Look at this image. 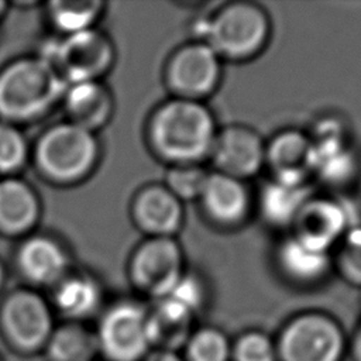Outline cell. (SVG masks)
<instances>
[{"label":"cell","instance_id":"d4e9b609","mask_svg":"<svg viewBox=\"0 0 361 361\" xmlns=\"http://www.w3.org/2000/svg\"><path fill=\"white\" fill-rule=\"evenodd\" d=\"M106 6L102 0H52L44 4L45 17L59 37L97 27Z\"/></svg>","mask_w":361,"mask_h":361},{"label":"cell","instance_id":"44dd1931","mask_svg":"<svg viewBox=\"0 0 361 361\" xmlns=\"http://www.w3.org/2000/svg\"><path fill=\"white\" fill-rule=\"evenodd\" d=\"M195 314L166 296L155 300L154 306L147 309V327L151 348L175 351L185 345L193 333Z\"/></svg>","mask_w":361,"mask_h":361},{"label":"cell","instance_id":"484cf974","mask_svg":"<svg viewBox=\"0 0 361 361\" xmlns=\"http://www.w3.org/2000/svg\"><path fill=\"white\" fill-rule=\"evenodd\" d=\"M31 142L21 127L0 121V178L20 176L30 164Z\"/></svg>","mask_w":361,"mask_h":361},{"label":"cell","instance_id":"d6a6232c","mask_svg":"<svg viewBox=\"0 0 361 361\" xmlns=\"http://www.w3.org/2000/svg\"><path fill=\"white\" fill-rule=\"evenodd\" d=\"M6 281H7V268L3 262V259L0 258V293L3 292V289L6 286Z\"/></svg>","mask_w":361,"mask_h":361},{"label":"cell","instance_id":"cb8c5ba5","mask_svg":"<svg viewBox=\"0 0 361 361\" xmlns=\"http://www.w3.org/2000/svg\"><path fill=\"white\" fill-rule=\"evenodd\" d=\"M42 353L48 361H94L99 357L94 330L79 322L56 323Z\"/></svg>","mask_w":361,"mask_h":361},{"label":"cell","instance_id":"277c9868","mask_svg":"<svg viewBox=\"0 0 361 361\" xmlns=\"http://www.w3.org/2000/svg\"><path fill=\"white\" fill-rule=\"evenodd\" d=\"M196 39L207 44L220 59L248 61L258 56L271 37L268 13L251 1H230L195 24Z\"/></svg>","mask_w":361,"mask_h":361},{"label":"cell","instance_id":"e0dca14e","mask_svg":"<svg viewBox=\"0 0 361 361\" xmlns=\"http://www.w3.org/2000/svg\"><path fill=\"white\" fill-rule=\"evenodd\" d=\"M199 203L216 226L237 227L247 220L252 199L244 180L213 171L209 172Z\"/></svg>","mask_w":361,"mask_h":361},{"label":"cell","instance_id":"5b68a950","mask_svg":"<svg viewBox=\"0 0 361 361\" xmlns=\"http://www.w3.org/2000/svg\"><path fill=\"white\" fill-rule=\"evenodd\" d=\"M38 55L68 85L103 80L116 62V47L111 37L99 27L56 35L44 42Z\"/></svg>","mask_w":361,"mask_h":361},{"label":"cell","instance_id":"2e32d148","mask_svg":"<svg viewBox=\"0 0 361 361\" xmlns=\"http://www.w3.org/2000/svg\"><path fill=\"white\" fill-rule=\"evenodd\" d=\"M42 216L38 190L20 176L0 178V235L21 240L37 231Z\"/></svg>","mask_w":361,"mask_h":361},{"label":"cell","instance_id":"6da1fadb","mask_svg":"<svg viewBox=\"0 0 361 361\" xmlns=\"http://www.w3.org/2000/svg\"><path fill=\"white\" fill-rule=\"evenodd\" d=\"M217 131L203 102L172 97L154 109L145 137L154 155L171 166L200 165L210 157Z\"/></svg>","mask_w":361,"mask_h":361},{"label":"cell","instance_id":"8992f818","mask_svg":"<svg viewBox=\"0 0 361 361\" xmlns=\"http://www.w3.org/2000/svg\"><path fill=\"white\" fill-rule=\"evenodd\" d=\"M55 313L39 290L18 286L0 299V337L16 354L34 355L44 347L56 326Z\"/></svg>","mask_w":361,"mask_h":361},{"label":"cell","instance_id":"9a60e30c","mask_svg":"<svg viewBox=\"0 0 361 361\" xmlns=\"http://www.w3.org/2000/svg\"><path fill=\"white\" fill-rule=\"evenodd\" d=\"M130 216L145 237H175L183 226L185 210L183 203L164 183H151L134 193Z\"/></svg>","mask_w":361,"mask_h":361},{"label":"cell","instance_id":"836d02e7","mask_svg":"<svg viewBox=\"0 0 361 361\" xmlns=\"http://www.w3.org/2000/svg\"><path fill=\"white\" fill-rule=\"evenodd\" d=\"M354 351H355V355H357V360L361 361V327L358 329V333L354 338Z\"/></svg>","mask_w":361,"mask_h":361},{"label":"cell","instance_id":"9c48e42d","mask_svg":"<svg viewBox=\"0 0 361 361\" xmlns=\"http://www.w3.org/2000/svg\"><path fill=\"white\" fill-rule=\"evenodd\" d=\"M344 345L338 323L320 312L292 317L275 343L278 361H340Z\"/></svg>","mask_w":361,"mask_h":361},{"label":"cell","instance_id":"5bb4252c","mask_svg":"<svg viewBox=\"0 0 361 361\" xmlns=\"http://www.w3.org/2000/svg\"><path fill=\"white\" fill-rule=\"evenodd\" d=\"M55 316L62 322L86 323L97 317L104 307V289L100 279L90 271L73 267L47 296Z\"/></svg>","mask_w":361,"mask_h":361},{"label":"cell","instance_id":"4fadbf2b","mask_svg":"<svg viewBox=\"0 0 361 361\" xmlns=\"http://www.w3.org/2000/svg\"><path fill=\"white\" fill-rule=\"evenodd\" d=\"M209 158L216 172L245 182L265 166V142L247 126H228L217 131Z\"/></svg>","mask_w":361,"mask_h":361},{"label":"cell","instance_id":"f546056e","mask_svg":"<svg viewBox=\"0 0 361 361\" xmlns=\"http://www.w3.org/2000/svg\"><path fill=\"white\" fill-rule=\"evenodd\" d=\"M235 361H278L275 343L259 331H248L231 347Z\"/></svg>","mask_w":361,"mask_h":361},{"label":"cell","instance_id":"3957f363","mask_svg":"<svg viewBox=\"0 0 361 361\" xmlns=\"http://www.w3.org/2000/svg\"><path fill=\"white\" fill-rule=\"evenodd\" d=\"M66 83L38 54L0 68V121L18 127L45 118L61 104Z\"/></svg>","mask_w":361,"mask_h":361},{"label":"cell","instance_id":"83f0119b","mask_svg":"<svg viewBox=\"0 0 361 361\" xmlns=\"http://www.w3.org/2000/svg\"><path fill=\"white\" fill-rule=\"evenodd\" d=\"M333 264L350 283L361 286V224L351 226L334 247Z\"/></svg>","mask_w":361,"mask_h":361},{"label":"cell","instance_id":"30bf717a","mask_svg":"<svg viewBox=\"0 0 361 361\" xmlns=\"http://www.w3.org/2000/svg\"><path fill=\"white\" fill-rule=\"evenodd\" d=\"M164 79L173 97L203 102L220 85L221 59L207 44L192 41L171 54Z\"/></svg>","mask_w":361,"mask_h":361},{"label":"cell","instance_id":"8fae6325","mask_svg":"<svg viewBox=\"0 0 361 361\" xmlns=\"http://www.w3.org/2000/svg\"><path fill=\"white\" fill-rule=\"evenodd\" d=\"M13 265L24 286L37 290H49L75 267L65 241L41 231H34L18 240Z\"/></svg>","mask_w":361,"mask_h":361},{"label":"cell","instance_id":"7c38bea8","mask_svg":"<svg viewBox=\"0 0 361 361\" xmlns=\"http://www.w3.org/2000/svg\"><path fill=\"white\" fill-rule=\"evenodd\" d=\"M354 224L345 203L313 195L298 213L290 234L313 248L331 252Z\"/></svg>","mask_w":361,"mask_h":361},{"label":"cell","instance_id":"52a82bcc","mask_svg":"<svg viewBox=\"0 0 361 361\" xmlns=\"http://www.w3.org/2000/svg\"><path fill=\"white\" fill-rule=\"evenodd\" d=\"M93 330L106 361H142L151 350L147 307L137 300L118 299L104 306Z\"/></svg>","mask_w":361,"mask_h":361},{"label":"cell","instance_id":"d6986e66","mask_svg":"<svg viewBox=\"0 0 361 361\" xmlns=\"http://www.w3.org/2000/svg\"><path fill=\"white\" fill-rule=\"evenodd\" d=\"M265 165L272 179L303 185L312 175V141L299 130H282L265 144Z\"/></svg>","mask_w":361,"mask_h":361},{"label":"cell","instance_id":"7a4b0ae2","mask_svg":"<svg viewBox=\"0 0 361 361\" xmlns=\"http://www.w3.org/2000/svg\"><path fill=\"white\" fill-rule=\"evenodd\" d=\"M102 155L99 134L63 120L45 127L31 142L30 164L44 182L71 188L96 172Z\"/></svg>","mask_w":361,"mask_h":361},{"label":"cell","instance_id":"4dcf8cb0","mask_svg":"<svg viewBox=\"0 0 361 361\" xmlns=\"http://www.w3.org/2000/svg\"><path fill=\"white\" fill-rule=\"evenodd\" d=\"M168 296L180 303L182 306H185L186 309H189L195 314L206 303V283L202 281L199 275L186 271Z\"/></svg>","mask_w":361,"mask_h":361},{"label":"cell","instance_id":"7402d4cb","mask_svg":"<svg viewBox=\"0 0 361 361\" xmlns=\"http://www.w3.org/2000/svg\"><path fill=\"white\" fill-rule=\"evenodd\" d=\"M312 175L322 182L340 186L357 173L358 161L347 135L312 138Z\"/></svg>","mask_w":361,"mask_h":361},{"label":"cell","instance_id":"e575fe53","mask_svg":"<svg viewBox=\"0 0 361 361\" xmlns=\"http://www.w3.org/2000/svg\"><path fill=\"white\" fill-rule=\"evenodd\" d=\"M8 7H10V3L0 0V21H1V18L6 16V13H7Z\"/></svg>","mask_w":361,"mask_h":361},{"label":"cell","instance_id":"ac0fdd59","mask_svg":"<svg viewBox=\"0 0 361 361\" xmlns=\"http://www.w3.org/2000/svg\"><path fill=\"white\" fill-rule=\"evenodd\" d=\"M61 104L65 120L99 134L113 118L114 96L104 80H89L68 85Z\"/></svg>","mask_w":361,"mask_h":361},{"label":"cell","instance_id":"f1b7e54d","mask_svg":"<svg viewBox=\"0 0 361 361\" xmlns=\"http://www.w3.org/2000/svg\"><path fill=\"white\" fill-rule=\"evenodd\" d=\"M207 176L209 172L200 165H175L168 169L164 185L182 203L199 200Z\"/></svg>","mask_w":361,"mask_h":361},{"label":"cell","instance_id":"1f68e13d","mask_svg":"<svg viewBox=\"0 0 361 361\" xmlns=\"http://www.w3.org/2000/svg\"><path fill=\"white\" fill-rule=\"evenodd\" d=\"M142 361H185L182 360L175 351H166V350H155L149 351Z\"/></svg>","mask_w":361,"mask_h":361},{"label":"cell","instance_id":"ba28073f","mask_svg":"<svg viewBox=\"0 0 361 361\" xmlns=\"http://www.w3.org/2000/svg\"><path fill=\"white\" fill-rule=\"evenodd\" d=\"M185 272L183 250L175 237H145L127 262L130 283L154 300L166 298Z\"/></svg>","mask_w":361,"mask_h":361},{"label":"cell","instance_id":"4316f807","mask_svg":"<svg viewBox=\"0 0 361 361\" xmlns=\"http://www.w3.org/2000/svg\"><path fill=\"white\" fill-rule=\"evenodd\" d=\"M185 347L186 361H228L231 357L228 338L214 327L193 331Z\"/></svg>","mask_w":361,"mask_h":361},{"label":"cell","instance_id":"ffe728a7","mask_svg":"<svg viewBox=\"0 0 361 361\" xmlns=\"http://www.w3.org/2000/svg\"><path fill=\"white\" fill-rule=\"evenodd\" d=\"M275 264L290 282L314 285L329 274L333 257L331 252L313 248L289 234L276 247Z\"/></svg>","mask_w":361,"mask_h":361},{"label":"cell","instance_id":"603a6c76","mask_svg":"<svg viewBox=\"0 0 361 361\" xmlns=\"http://www.w3.org/2000/svg\"><path fill=\"white\" fill-rule=\"evenodd\" d=\"M313 196L309 183L296 185L271 179L259 190L261 217L272 227H292L303 204Z\"/></svg>","mask_w":361,"mask_h":361}]
</instances>
